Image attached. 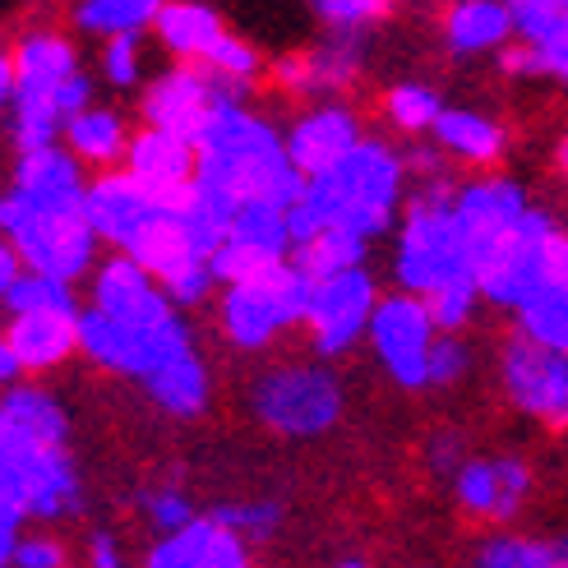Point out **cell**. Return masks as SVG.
Listing matches in <instances>:
<instances>
[{
	"label": "cell",
	"instance_id": "obj_37",
	"mask_svg": "<svg viewBox=\"0 0 568 568\" xmlns=\"http://www.w3.org/2000/svg\"><path fill=\"white\" fill-rule=\"evenodd\" d=\"M0 310H6V315H38V310H83V305L74 296V282H61V277L38 273V268H23Z\"/></svg>",
	"mask_w": 568,
	"mask_h": 568
},
{
	"label": "cell",
	"instance_id": "obj_2",
	"mask_svg": "<svg viewBox=\"0 0 568 568\" xmlns=\"http://www.w3.org/2000/svg\"><path fill=\"white\" fill-rule=\"evenodd\" d=\"M194 181L213 185L232 204H296L305 176L292 166L282 130L250 111L245 102L226 106L194 144Z\"/></svg>",
	"mask_w": 568,
	"mask_h": 568
},
{
	"label": "cell",
	"instance_id": "obj_10",
	"mask_svg": "<svg viewBox=\"0 0 568 568\" xmlns=\"http://www.w3.org/2000/svg\"><path fill=\"white\" fill-rule=\"evenodd\" d=\"M365 343H371L375 361L384 365V375L397 388H407V393L430 388V352L439 343V324L430 315V305H425V296H412V292L379 296Z\"/></svg>",
	"mask_w": 568,
	"mask_h": 568
},
{
	"label": "cell",
	"instance_id": "obj_45",
	"mask_svg": "<svg viewBox=\"0 0 568 568\" xmlns=\"http://www.w3.org/2000/svg\"><path fill=\"white\" fill-rule=\"evenodd\" d=\"M0 504L23 508V444L0 420Z\"/></svg>",
	"mask_w": 568,
	"mask_h": 568
},
{
	"label": "cell",
	"instance_id": "obj_30",
	"mask_svg": "<svg viewBox=\"0 0 568 568\" xmlns=\"http://www.w3.org/2000/svg\"><path fill=\"white\" fill-rule=\"evenodd\" d=\"M144 393L153 397V403L166 412V416H199L209 407V393H213V379H209V365L199 352H185L181 361L162 365V371L153 379H144Z\"/></svg>",
	"mask_w": 568,
	"mask_h": 568
},
{
	"label": "cell",
	"instance_id": "obj_17",
	"mask_svg": "<svg viewBox=\"0 0 568 568\" xmlns=\"http://www.w3.org/2000/svg\"><path fill=\"white\" fill-rule=\"evenodd\" d=\"M282 139H287L292 166L310 181V176L333 172V166L361 144L365 121L347 98H324V102H310L301 116L282 130Z\"/></svg>",
	"mask_w": 568,
	"mask_h": 568
},
{
	"label": "cell",
	"instance_id": "obj_13",
	"mask_svg": "<svg viewBox=\"0 0 568 568\" xmlns=\"http://www.w3.org/2000/svg\"><path fill=\"white\" fill-rule=\"evenodd\" d=\"M499 384L523 416L564 430L568 425V352H550L514 333L499 352Z\"/></svg>",
	"mask_w": 568,
	"mask_h": 568
},
{
	"label": "cell",
	"instance_id": "obj_29",
	"mask_svg": "<svg viewBox=\"0 0 568 568\" xmlns=\"http://www.w3.org/2000/svg\"><path fill=\"white\" fill-rule=\"evenodd\" d=\"M10 185L38 199H74L89 190V176H83V162L65 144H47V149H23L14 158Z\"/></svg>",
	"mask_w": 568,
	"mask_h": 568
},
{
	"label": "cell",
	"instance_id": "obj_49",
	"mask_svg": "<svg viewBox=\"0 0 568 568\" xmlns=\"http://www.w3.org/2000/svg\"><path fill=\"white\" fill-rule=\"evenodd\" d=\"M28 523H33V518H28L19 504H0V568L14 564V550H19V541L28 536L23 531Z\"/></svg>",
	"mask_w": 568,
	"mask_h": 568
},
{
	"label": "cell",
	"instance_id": "obj_5",
	"mask_svg": "<svg viewBox=\"0 0 568 568\" xmlns=\"http://www.w3.org/2000/svg\"><path fill=\"white\" fill-rule=\"evenodd\" d=\"M83 194L38 199V194H23L14 185L0 190V236H10L23 268L51 273L61 282H83L98 268L102 241H98L93 222H89Z\"/></svg>",
	"mask_w": 568,
	"mask_h": 568
},
{
	"label": "cell",
	"instance_id": "obj_51",
	"mask_svg": "<svg viewBox=\"0 0 568 568\" xmlns=\"http://www.w3.org/2000/svg\"><path fill=\"white\" fill-rule=\"evenodd\" d=\"M19 273H23L19 250L10 245V236H0V305H6V296H10L14 282H19Z\"/></svg>",
	"mask_w": 568,
	"mask_h": 568
},
{
	"label": "cell",
	"instance_id": "obj_3",
	"mask_svg": "<svg viewBox=\"0 0 568 568\" xmlns=\"http://www.w3.org/2000/svg\"><path fill=\"white\" fill-rule=\"evenodd\" d=\"M14 106H10V139L14 149H47L61 144L65 121L93 106V79L65 33H23L14 47Z\"/></svg>",
	"mask_w": 568,
	"mask_h": 568
},
{
	"label": "cell",
	"instance_id": "obj_27",
	"mask_svg": "<svg viewBox=\"0 0 568 568\" xmlns=\"http://www.w3.org/2000/svg\"><path fill=\"white\" fill-rule=\"evenodd\" d=\"M222 33H226V23L209 0H166L162 14L153 19L158 47L172 61H190V65H204V55L217 47Z\"/></svg>",
	"mask_w": 568,
	"mask_h": 568
},
{
	"label": "cell",
	"instance_id": "obj_41",
	"mask_svg": "<svg viewBox=\"0 0 568 568\" xmlns=\"http://www.w3.org/2000/svg\"><path fill=\"white\" fill-rule=\"evenodd\" d=\"M504 6L514 14L518 42L541 47L546 38L559 33V28H568V0H504Z\"/></svg>",
	"mask_w": 568,
	"mask_h": 568
},
{
	"label": "cell",
	"instance_id": "obj_31",
	"mask_svg": "<svg viewBox=\"0 0 568 568\" xmlns=\"http://www.w3.org/2000/svg\"><path fill=\"white\" fill-rule=\"evenodd\" d=\"M471 568H568V536L495 531L480 541Z\"/></svg>",
	"mask_w": 568,
	"mask_h": 568
},
{
	"label": "cell",
	"instance_id": "obj_33",
	"mask_svg": "<svg viewBox=\"0 0 568 568\" xmlns=\"http://www.w3.org/2000/svg\"><path fill=\"white\" fill-rule=\"evenodd\" d=\"M166 0H79L74 23L89 38H121V33H149Z\"/></svg>",
	"mask_w": 568,
	"mask_h": 568
},
{
	"label": "cell",
	"instance_id": "obj_26",
	"mask_svg": "<svg viewBox=\"0 0 568 568\" xmlns=\"http://www.w3.org/2000/svg\"><path fill=\"white\" fill-rule=\"evenodd\" d=\"M0 420H6V430L23 444L65 448V439H70V416L61 407V397L47 393L42 384H28V379L0 388Z\"/></svg>",
	"mask_w": 568,
	"mask_h": 568
},
{
	"label": "cell",
	"instance_id": "obj_12",
	"mask_svg": "<svg viewBox=\"0 0 568 568\" xmlns=\"http://www.w3.org/2000/svg\"><path fill=\"white\" fill-rule=\"evenodd\" d=\"M245 102L236 89H226L222 79H213L204 65H190V61H172L162 74H153L139 93V116L144 125H158V130H172L190 144H199L204 134L226 106Z\"/></svg>",
	"mask_w": 568,
	"mask_h": 568
},
{
	"label": "cell",
	"instance_id": "obj_53",
	"mask_svg": "<svg viewBox=\"0 0 568 568\" xmlns=\"http://www.w3.org/2000/svg\"><path fill=\"white\" fill-rule=\"evenodd\" d=\"M19 379H23V365H19V356L10 352L6 333H0V388H10V384H19Z\"/></svg>",
	"mask_w": 568,
	"mask_h": 568
},
{
	"label": "cell",
	"instance_id": "obj_9",
	"mask_svg": "<svg viewBox=\"0 0 568 568\" xmlns=\"http://www.w3.org/2000/svg\"><path fill=\"white\" fill-rule=\"evenodd\" d=\"M559 217L550 209H527V217L508 232L486 260L476 264V287L490 305L499 310H514L550 287V245H555V232H559Z\"/></svg>",
	"mask_w": 568,
	"mask_h": 568
},
{
	"label": "cell",
	"instance_id": "obj_15",
	"mask_svg": "<svg viewBox=\"0 0 568 568\" xmlns=\"http://www.w3.org/2000/svg\"><path fill=\"white\" fill-rule=\"evenodd\" d=\"M292 260V209L287 204H241L213 254L217 287L245 282Z\"/></svg>",
	"mask_w": 568,
	"mask_h": 568
},
{
	"label": "cell",
	"instance_id": "obj_21",
	"mask_svg": "<svg viewBox=\"0 0 568 568\" xmlns=\"http://www.w3.org/2000/svg\"><path fill=\"white\" fill-rule=\"evenodd\" d=\"M144 568H254V546H245L213 514H199L190 527L158 536L144 555Z\"/></svg>",
	"mask_w": 568,
	"mask_h": 568
},
{
	"label": "cell",
	"instance_id": "obj_4",
	"mask_svg": "<svg viewBox=\"0 0 568 568\" xmlns=\"http://www.w3.org/2000/svg\"><path fill=\"white\" fill-rule=\"evenodd\" d=\"M453 185L444 181H416L407 194L403 217H397V236H393V282L397 292L412 296H435L448 282L476 277L471 245L463 236L458 209H453Z\"/></svg>",
	"mask_w": 568,
	"mask_h": 568
},
{
	"label": "cell",
	"instance_id": "obj_40",
	"mask_svg": "<svg viewBox=\"0 0 568 568\" xmlns=\"http://www.w3.org/2000/svg\"><path fill=\"white\" fill-rule=\"evenodd\" d=\"M425 305H430L439 333H467V324L476 320V310L486 305V296H480L476 277H463V282H448V287H439L435 296H425Z\"/></svg>",
	"mask_w": 568,
	"mask_h": 568
},
{
	"label": "cell",
	"instance_id": "obj_38",
	"mask_svg": "<svg viewBox=\"0 0 568 568\" xmlns=\"http://www.w3.org/2000/svg\"><path fill=\"white\" fill-rule=\"evenodd\" d=\"M213 518L222 527H232L245 546H268L282 531V523H287V508L277 499H236V504H217Z\"/></svg>",
	"mask_w": 568,
	"mask_h": 568
},
{
	"label": "cell",
	"instance_id": "obj_22",
	"mask_svg": "<svg viewBox=\"0 0 568 568\" xmlns=\"http://www.w3.org/2000/svg\"><path fill=\"white\" fill-rule=\"evenodd\" d=\"M6 343L19 356L23 375H47L79 352V310H38V315H6Z\"/></svg>",
	"mask_w": 568,
	"mask_h": 568
},
{
	"label": "cell",
	"instance_id": "obj_34",
	"mask_svg": "<svg viewBox=\"0 0 568 568\" xmlns=\"http://www.w3.org/2000/svg\"><path fill=\"white\" fill-rule=\"evenodd\" d=\"M514 333L550 352H568V287H546L514 310Z\"/></svg>",
	"mask_w": 568,
	"mask_h": 568
},
{
	"label": "cell",
	"instance_id": "obj_36",
	"mask_svg": "<svg viewBox=\"0 0 568 568\" xmlns=\"http://www.w3.org/2000/svg\"><path fill=\"white\" fill-rule=\"evenodd\" d=\"M204 70L213 74V79H222L226 89H236L241 98L254 89V83L264 79V55H260V47H254L250 38H241V33H226L217 38V47L204 55Z\"/></svg>",
	"mask_w": 568,
	"mask_h": 568
},
{
	"label": "cell",
	"instance_id": "obj_6",
	"mask_svg": "<svg viewBox=\"0 0 568 568\" xmlns=\"http://www.w3.org/2000/svg\"><path fill=\"white\" fill-rule=\"evenodd\" d=\"M250 412L282 439H320L347 412V388L328 361H282L250 384Z\"/></svg>",
	"mask_w": 568,
	"mask_h": 568
},
{
	"label": "cell",
	"instance_id": "obj_32",
	"mask_svg": "<svg viewBox=\"0 0 568 568\" xmlns=\"http://www.w3.org/2000/svg\"><path fill=\"white\" fill-rule=\"evenodd\" d=\"M365 250H371V241L347 232V226H320V232H310L305 241H296L292 264L305 268L310 277H333L343 268H361Z\"/></svg>",
	"mask_w": 568,
	"mask_h": 568
},
{
	"label": "cell",
	"instance_id": "obj_18",
	"mask_svg": "<svg viewBox=\"0 0 568 568\" xmlns=\"http://www.w3.org/2000/svg\"><path fill=\"white\" fill-rule=\"evenodd\" d=\"M453 209H458L463 236L471 245V260L480 264L527 217L531 199H527V190L514 176L480 172V176H471V181H463L458 190H453Z\"/></svg>",
	"mask_w": 568,
	"mask_h": 568
},
{
	"label": "cell",
	"instance_id": "obj_8",
	"mask_svg": "<svg viewBox=\"0 0 568 568\" xmlns=\"http://www.w3.org/2000/svg\"><path fill=\"white\" fill-rule=\"evenodd\" d=\"M79 352L106 375H125V379L144 384L162 365H172L199 347H194V328L185 320V310H176V315H166L158 324H121V320L102 315V310L83 305L79 310Z\"/></svg>",
	"mask_w": 568,
	"mask_h": 568
},
{
	"label": "cell",
	"instance_id": "obj_19",
	"mask_svg": "<svg viewBox=\"0 0 568 568\" xmlns=\"http://www.w3.org/2000/svg\"><path fill=\"white\" fill-rule=\"evenodd\" d=\"M89 305L121 324H158L181 310L172 305V296L162 292V282L144 264L116 250L106 260H98V268L89 273Z\"/></svg>",
	"mask_w": 568,
	"mask_h": 568
},
{
	"label": "cell",
	"instance_id": "obj_16",
	"mask_svg": "<svg viewBox=\"0 0 568 568\" xmlns=\"http://www.w3.org/2000/svg\"><path fill=\"white\" fill-rule=\"evenodd\" d=\"M448 486H453V499H458V508L471 523L504 527L527 508L536 480H531V467L518 458V453H490V458H467Z\"/></svg>",
	"mask_w": 568,
	"mask_h": 568
},
{
	"label": "cell",
	"instance_id": "obj_23",
	"mask_svg": "<svg viewBox=\"0 0 568 568\" xmlns=\"http://www.w3.org/2000/svg\"><path fill=\"white\" fill-rule=\"evenodd\" d=\"M121 172L134 176L144 190L153 194H181L194 181V144L172 130H158V125H139L130 134V149Z\"/></svg>",
	"mask_w": 568,
	"mask_h": 568
},
{
	"label": "cell",
	"instance_id": "obj_24",
	"mask_svg": "<svg viewBox=\"0 0 568 568\" xmlns=\"http://www.w3.org/2000/svg\"><path fill=\"white\" fill-rule=\"evenodd\" d=\"M435 149L448 158V162H463V166H476V172H495L508 153V134L495 116L476 106H444V116L435 121L430 130Z\"/></svg>",
	"mask_w": 568,
	"mask_h": 568
},
{
	"label": "cell",
	"instance_id": "obj_48",
	"mask_svg": "<svg viewBox=\"0 0 568 568\" xmlns=\"http://www.w3.org/2000/svg\"><path fill=\"white\" fill-rule=\"evenodd\" d=\"M531 61H536V79H555L568 89V28H559V33L546 38L541 47H531Z\"/></svg>",
	"mask_w": 568,
	"mask_h": 568
},
{
	"label": "cell",
	"instance_id": "obj_25",
	"mask_svg": "<svg viewBox=\"0 0 568 568\" xmlns=\"http://www.w3.org/2000/svg\"><path fill=\"white\" fill-rule=\"evenodd\" d=\"M439 38L448 55H499L518 33L504 0H448L439 19Z\"/></svg>",
	"mask_w": 568,
	"mask_h": 568
},
{
	"label": "cell",
	"instance_id": "obj_47",
	"mask_svg": "<svg viewBox=\"0 0 568 568\" xmlns=\"http://www.w3.org/2000/svg\"><path fill=\"white\" fill-rule=\"evenodd\" d=\"M467 458H471V453H467V439H463L458 430H439V435L430 439V448H425V463H430V471L444 476V480L458 476V467H463Z\"/></svg>",
	"mask_w": 568,
	"mask_h": 568
},
{
	"label": "cell",
	"instance_id": "obj_1",
	"mask_svg": "<svg viewBox=\"0 0 568 568\" xmlns=\"http://www.w3.org/2000/svg\"><path fill=\"white\" fill-rule=\"evenodd\" d=\"M407 153L388 139L365 134L361 144L324 176H310L292 204V250L320 226H347V232L375 241L393 232L407 204Z\"/></svg>",
	"mask_w": 568,
	"mask_h": 568
},
{
	"label": "cell",
	"instance_id": "obj_11",
	"mask_svg": "<svg viewBox=\"0 0 568 568\" xmlns=\"http://www.w3.org/2000/svg\"><path fill=\"white\" fill-rule=\"evenodd\" d=\"M379 305V282L371 268H343L333 277H315V292L305 305V343L320 361H337L347 356L365 333H371Z\"/></svg>",
	"mask_w": 568,
	"mask_h": 568
},
{
	"label": "cell",
	"instance_id": "obj_7",
	"mask_svg": "<svg viewBox=\"0 0 568 568\" xmlns=\"http://www.w3.org/2000/svg\"><path fill=\"white\" fill-rule=\"evenodd\" d=\"M310 292H315V277L292 260L245 282H226L217 296V328L236 352H264L282 333L305 324Z\"/></svg>",
	"mask_w": 568,
	"mask_h": 568
},
{
	"label": "cell",
	"instance_id": "obj_44",
	"mask_svg": "<svg viewBox=\"0 0 568 568\" xmlns=\"http://www.w3.org/2000/svg\"><path fill=\"white\" fill-rule=\"evenodd\" d=\"M467 371H471V347L463 343V333H439V343L430 352V388L463 384Z\"/></svg>",
	"mask_w": 568,
	"mask_h": 568
},
{
	"label": "cell",
	"instance_id": "obj_39",
	"mask_svg": "<svg viewBox=\"0 0 568 568\" xmlns=\"http://www.w3.org/2000/svg\"><path fill=\"white\" fill-rule=\"evenodd\" d=\"M98 70H102L106 89H116V93L144 89V33L106 38L102 42V55H98Z\"/></svg>",
	"mask_w": 568,
	"mask_h": 568
},
{
	"label": "cell",
	"instance_id": "obj_52",
	"mask_svg": "<svg viewBox=\"0 0 568 568\" xmlns=\"http://www.w3.org/2000/svg\"><path fill=\"white\" fill-rule=\"evenodd\" d=\"M14 106V51L0 47V121H10Z\"/></svg>",
	"mask_w": 568,
	"mask_h": 568
},
{
	"label": "cell",
	"instance_id": "obj_35",
	"mask_svg": "<svg viewBox=\"0 0 568 568\" xmlns=\"http://www.w3.org/2000/svg\"><path fill=\"white\" fill-rule=\"evenodd\" d=\"M439 116H444V98L430 89V83L407 79V83H393V89L384 93V121L407 139L430 134Z\"/></svg>",
	"mask_w": 568,
	"mask_h": 568
},
{
	"label": "cell",
	"instance_id": "obj_43",
	"mask_svg": "<svg viewBox=\"0 0 568 568\" xmlns=\"http://www.w3.org/2000/svg\"><path fill=\"white\" fill-rule=\"evenodd\" d=\"M315 19L324 28H343V33H365L371 23H379L384 14H393L397 0H310Z\"/></svg>",
	"mask_w": 568,
	"mask_h": 568
},
{
	"label": "cell",
	"instance_id": "obj_46",
	"mask_svg": "<svg viewBox=\"0 0 568 568\" xmlns=\"http://www.w3.org/2000/svg\"><path fill=\"white\" fill-rule=\"evenodd\" d=\"M10 568H70V550L55 536H23Z\"/></svg>",
	"mask_w": 568,
	"mask_h": 568
},
{
	"label": "cell",
	"instance_id": "obj_54",
	"mask_svg": "<svg viewBox=\"0 0 568 568\" xmlns=\"http://www.w3.org/2000/svg\"><path fill=\"white\" fill-rule=\"evenodd\" d=\"M555 172H559V176H564V185H568V134L555 144Z\"/></svg>",
	"mask_w": 568,
	"mask_h": 568
},
{
	"label": "cell",
	"instance_id": "obj_55",
	"mask_svg": "<svg viewBox=\"0 0 568 568\" xmlns=\"http://www.w3.org/2000/svg\"><path fill=\"white\" fill-rule=\"evenodd\" d=\"M328 568H371V564H361V559H343V564H328Z\"/></svg>",
	"mask_w": 568,
	"mask_h": 568
},
{
	"label": "cell",
	"instance_id": "obj_28",
	"mask_svg": "<svg viewBox=\"0 0 568 568\" xmlns=\"http://www.w3.org/2000/svg\"><path fill=\"white\" fill-rule=\"evenodd\" d=\"M130 121H125V111L116 106H83L79 116L65 121V134H61V144L83 162V166H98V172H111V166H121L125 162V149H130Z\"/></svg>",
	"mask_w": 568,
	"mask_h": 568
},
{
	"label": "cell",
	"instance_id": "obj_42",
	"mask_svg": "<svg viewBox=\"0 0 568 568\" xmlns=\"http://www.w3.org/2000/svg\"><path fill=\"white\" fill-rule=\"evenodd\" d=\"M139 514H144V523L158 536H172V531H181V527H190L199 518L194 499L181 486H149L144 495H139Z\"/></svg>",
	"mask_w": 568,
	"mask_h": 568
},
{
	"label": "cell",
	"instance_id": "obj_14",
	"mask_svg": "<svg viewBox=\"0 0 568 568\" xmlns=\"http://www.w3.org/2000/svg\"><path fill=\"white\" fill-rule=\"evenodd\" d=\"M365 70V33H343V28H324V38L305 51H287L268 65V79L292 98H343Z\"/></svg>",
	"mask_w": 568,
	"mask_h": 568
},
{
	"label": "cell",
	"instance_id": "obj_20",
	"mask_svg": "<svg viewBox=\"0 0 568 568\" xmlns=\"http://www.w3.org/2000/svg\"><path fill=\"white\" fill-rule=\"evenodd\" d=\"M23 514L33 523H70L83 514V480L70 448L23 444Z\"/></svg>",
	"mask_w": 568,
	"mask_h": 568
},
{
	"label": "cell",
	"instance_id": "obj_50",
	"mask_svg": "<svg viewBox=\"0 0 568 568\" xmlns=\"http://www.w3.org/2000/svg\"><path fill=\"white\" fill-rule=\"evenodd\" d=\"M83 564L89 568H125V550H121V536H111L106 527H98L83 546Z\"/></svg>",
	"mask_w": 568,
	"mask_h": 568
}]
</instances>
